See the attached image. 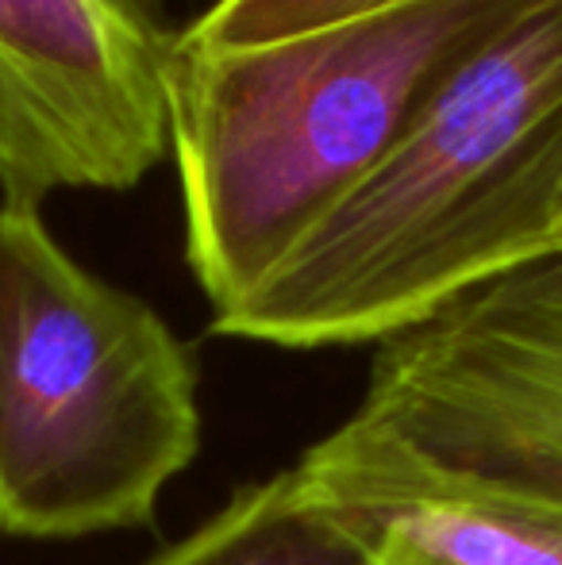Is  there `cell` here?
<instances>
[{"mask_svg":"<svg viewBox=\"0 0 562 565\" xmlns=\"http://www.w3.org/2000/svg\"><path fill=\"white\" fill-rule=\"evenodd\" d=\"M528 0H401L243 51L173 39L166 105L185 258L235 308L385 162L435 85Z\"/></svg>","mask_w":562,"mask_h":565,"instance_id":"7a4b0ae2","label":"cell"},{"mask_svg":"<svg viewBox=\"0 0 562 565\" xmlns=\"http://www.w3.org/2000/svg\"><path fill=\"white\" fill-rule=\"evenodd\" d=\"M197 354L85 269L43 209L0 201V531L82 539L155 520L197 458Z\"/></svg>","mask_w":562,"mask_h":565,"instance_id":"3957f363","label":"cell"},{"mask_svg":"<svg viewBox=\"0 0 562 565\" xmlns=\"http://www.w3.org/2000/svg\"><path fill=\"white\" fill-rule=\"evenodd\" d=\"M555 250L562 254V189H559V204H555Z\"/></svg>","mask_w":562,"mask_h":565,"instance_id":"9c48e42d","label":"cell"},{"mask_svg":"<svg viewBox=\"0 0 562 565\" xmlns=\"http://www.w3.org/2000/svg\"><path fill=\"white\" fill-rule=\"evenodd\" d=\"M173 39L131 0H0V201L128 193L170 162Z\"/></svg>","mask_w":562,"mask_h":565,"instance_id":"5b68a950","label":"cell"},{"mask_svg":"<svg viewBox=\"0 0 562 565\" xmlns=\"http://www.w3.org/2000/svg\"><path fill=\"white\" fill-rule=\"evenodd\" d=\"M562 189V0H528L424 100L385 162L212 331L359 347L551 258Z\"/></svg>","mask_w":562,"mask_h":565,"instance_id":"6da1fadb","label":"cell"},{"mask_svg":"<svg viewBox=\"0 0 562 565\" xmlns=\"http://www.w3.org/2000/svg\"><path fill=\"white\" fill-rule=\"evenodd\" d=\"M147 565H374V558L293 466L240 489Z\"/></svg>","mask_w":562,"mask_h":565,"instance_id":"52a82bcc","label":"cell"},{"mask_svg":"<svg viewBox=\"0 0 562 565\" xmlns=\"http://www.w3.org/2000/svg\"><path fill=\"white\" fill-rule=\"evenodd\" d=\"M351 424L455 473L562 500V254L374 342Z\"/></svg>","mask_w":562,"mask_h":565,"instance_id":"277c9868","label":"cell"},{"mask_svg":"<svg viewBox=\"0 0 562 565\" xmlns=\"http://www.w3.org/2000/svg\"><path fill=\"white\" fill-rule=\"evenodd\" d=\"M131 4H139L142 12H150V15H158L166 8V0H131Z\"/></svg>","mask_w":562,"mask_h":565,"instance_id":"30bf717a","label":"cell"},{"mask_svg":"<svg viewBox=\"0 0 562 565\" xmlns=\"http://www.w3.org/2000/svg\"><path fill=\"white\" fill-rule=\"evenodd\" d=\"M390 4L401 0H212L189 28L178 31V43L201 51H243L382 12Z\"/></svg>","mask_w":562,"mask_h":565,"instance_id":"ba28073f","label":"cell"},{"mask_svg":"<svg viewBox=\"0 0 562 565\" xmlns=\"http://www.w3.org/2000/svg\"><path fill=\"white\" fill-rule=\"evenodd\" d=\"M374 565H562V500L455 473L347 419L297 461Z\"/></svg>","mask_w":562,"mask_h":565,"instance_id":"8992f818","label":"cell"}]
</instances>
